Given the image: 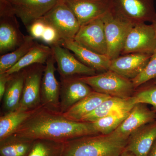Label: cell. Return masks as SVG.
I'll use <instances>...</instances> for the list:
<instances>
[{
    "instance_id": "f1b7e54d",
    "label": "cell",
    "mask_w": 156,
    "mask_h": 156,
    "mask_svg": "<svg viewBox=\"0 0 156 156\" xmlns=\"http://www.w3.org/2000/svg\"><path fill=\"white\" fill-rule=\"evenodd\" d=\"M144 87L135 91L133 95L135 103H144L152 105L151 109L156 112V85L147 82Z\"/></svg>"
},
{
    "instance_id": "8992f818",
    "label": "cell",
    "mask_w": 156,
    "mask_h": 156,
    "mask_svg": "<svg viewBox=\"0 0 156 156\" xmlns=\"http://www.w3.org/2000/svg\"><path fill=\"white\" fill-rule=\"evenodd\" d=\"M41 19L56 30L61 41L74 40L81 27L74 13L62 0Z\"/></svg>"
},
{
    "instance_id": "4fadbf2b",
    "label": "cell",
    "mask_w": 156,
    "mask_h": 156,
    "mask_svg": "<svg viewBox=\"0 0 156 156\" xmlns=\"http://www.w3.org/2000/svg\"><path fill=\"white\" fill-rule=\"evenodd\" d=\"M12 10L26 28L51 10L59 0H9Z\"/></svg>"
},
{
    "instance_id": "4316f807",
    "label": "cell",
    "mask_w": 156,
    "mask_h": 156,
    "mask_svg": "<svg viewBox=\"0 0 156 156\" xmlns=\"http://www.w3.org/2000/svg\"><path fill=\"white\" fill-rule=\"evenodd\" d=\"M64 146V142L36 140L27 156H62Z\"/></svg>"
},
{
    "instance_id": "836d02e7",
    "label": "cell",
    "mask_w": 156,
    "mask_h": 156,
    "mask_svg": "<svg viewBox=\"0 0 156 156\" xmlns=\"http://www.w3.org/2000/svg\"><path fill=\"white\" fill-rule=\"evenodd\" d=\"M147 156H156V139L152 146Z\"/></svg>"
},
{
    "instance_id": "cb8c5ba5",
    "label": "cell",
    "mask_w": 156,
    "mask_h": 156,
    "mask_svg": "<svg viewBox=\"0 0 156 156\" xmlns=\"http://www.w3.org/2000/svg\"><path fill=\"white\" fill-rule=\"evenodd\" d=\"M43 105L30 110H15L0 117V141L12 135L20 126Z\"/></svg>"
},
{
    "instance_id": "74e56055",
    "label": "cell",
    "mask_w": 156,
    "mask_h": 156,
    "mask_svg": "<svg viewBox=\"0 0 156 156\" xmlns=\"http://www.w3.org/2000/svg\"></svg>"
},
{
    "instance_id": "44dd1931",
    "label": "cell",
    "mask_w": 156,
    "mask_h": 156,
    "mask_svg": "<svg viewBox=\"0 0 156 156\" xmlns=\"http://www.w3.org/2000/svg\"><path fill=\"white\" fill-rule=\"evenodd\" d=\"M25 76V69L10 75L2 99L4 113L14 111L18 108L22 96Z\"/></svg>"
},
{
    "instance_id": "1f68e13d",
    "label": "cell",
    "mask_w": 156,
    "mask_h": 156,
    "mask_svg": "<svg viewBox=\"0 0 156 156\" xmlns=\"http://www.w3.org/2000/svg\"><path fill=\"white\" fill-rule=\"evenodd\" d=\"M46 24L40 18L33 22L27 28L30 35L35 39H41L46 27Z\"/></svg>"
},
{
    "instance_id": "6da1fadb",
    "label": "cell",
    "mask_w": 156,
    "mask_h": 156,
    "mask_svg": "<svg viewBox=\"0 0 156 156\" xmlns=\"http://www.w3.org/2000/svg\"><path fill=\"white\" fill-rule=\"evenodd\" d=\"M98 134L92 122L71 121L60 112L42 106L11 136L31 141L45 139L65 142L77 137Z\"/></svg>"
},
{
    "instance_id": "f35d334b",
    "label": "cell",
    "mask_w": 156,
    "mask_h": 156,
    "mask_svg": "<svg viewBox=\"0 0 156 156\" xmlns=\"http://www.w3.org/2000/svg\"></svg>"
},
{
    "instance_id": "ac0fdd59",
    "label": "cell",
    "mask_w": 156,
    "mask_h": 156,
    "mask_svg": "<svg viewBox=\"0 0 156 156\" xmlns=\"http://www.w3.org/2000/svg\"><path fill=\"white\" fill-rule=\"evenodd\" d=\"M59 44L72 52L82 63L95 71L102 73L109 69L111 60L106 55L84 48L74 40H63Z\"/></svg>"
},
{
    "instance_id": "e575fe53",
    "label": "cell",
    "mask_w": 156,
    "mask_h": 156,
    "mask_svg": "<svg viewBox=\"0 0 156 156\" xmlns=\"http://www.w3.org/2000/svg\"><path fill=\"white\" fill-rule=\"evenodd\" d=\"M120 156H136L134 153L131 151H124Z\"/></svg>"
},
{
    "instance_id": "d4e9b609",
    "label": "cell",
    "mask_w": 156,
    "mask_h": 156,
    "mask_svg": "<svg viewBox=\"0 0 156 156\" xmlns=\"http://www.w3.org/2000/svg\"><path fill=\"white\" fill-rule=\"evenodd\" d=\"M37 42L30 35H26L25 41L18 48L0 56V74L5 73L22 59Z\"/></svg>"
},
{
    "instance_id": "7a4b0ae2",
    "label": "cell",
    "mask_w": 156,
    "mask_h": 156,
    "mask_svg": "<svg viewBox=\"0 0 156 156\" xmlns=\"http://www.w3.org/2000/svg\"><path fill=\"white\" fill-rule=\"evenodd\" d=\"M128 139L114 132L77 137L64 142L62 156H120Z\"/></svg>"
},
{
    "instance_id": "7402d4cb",
    "label": "cell",
    "mask_w": 156,
    "mask_h": 156,
    "mask_svg": "<svg viewBox=\"0 0 156 156\" xmlns=\"http://www.w3.org/2000/svg\"><path fill=\"white\" fill-rule=\"evenodd\" d=\"M110 97L109 95L94 91L74 105L62 114L68 119L80 122L83 117L94 111L103 101Z\"/></svg>"
},
{
    "instance_id": "d590c367",
    "label": "cell",
    "mask_w": 156,
    "mask_h": 156,
    "mask_svg": "<svg viewBox=\"0 0 156 156\" xmlns=\"http://www.w3.org/2000/svg\"><path fill=\"white\" fill-rule=\"evenodd\" d=\"M152 25L153 27L155 33L156 37V17L155 20H154V22L152 23Z\"/></svg>"
},
{
    "instance_id": "d6986e66",
    "label": "cell",
    "mask_w": 156,
    "mask_h": 156,
    "mask_svg": "<svg viewBox=\"0 0 156 156\" xmlns=\"http://www.w3.org/2000/svg\"><path fill=\"white\" fill-rule=\"evenodd\" d=\"M156 139V120L141 126L129 136L125 150L136 156H147Z\"/></svg>"
},
{
    "instance_id": "8fae6325",
    "label": "cell",
    "mask_w": 156,
    "mask_h": 156,
    "mask_svg": "<svg viewBox=\"0 0 156 156\" xmlns=\"http://www.w3.org/2000/svg\"><path fill=\"white\" fill-rule=\"evenodd\" d=\"M74 41L93 52L106 55L107 45L101 17L81 26Z\"/></svg>"
},
{
    "instance_id": "2e32d148",
    "label": "cell",
    "mask_w": 156,
    "mask_h": 156,
    "mask_svg": "<svg viewBox=\"0 0 156 156\" xmlns=\"http://www.w3.org/2000/svg\"><path fill=\"white\" fill-rule=\"evenodd\" d=\"M156 120V112L149 108L146 104L136 103L130 110L128 116L113 132L128 139L137 128Z\"/></svg>"
},
{
    "instance_id": "4dcf8cb0",
    "label": "cell",
    "mask_w": 156,
    "mask_h": 156,
    "mask_svg": "<svg viewBox=\"0 0 156 156\" xmlns=\"http://www.w3.org/2000/svg\"><path fill=\"white\" fill-rule=\"evenodd\" d=\"M46 25V29L41 40L50 46L60 44L61 38L56 30L47 24Z\"/></svg>"
},
{
    "instance_id": "3957f363",
    "label": "cell",
    "mask_w": 156,
    "mask_h": 156,
    "mask_svg": "<svg viewBox=\"0 0 156 156\" xmlns=\"http://www.w3.org/2000/svg\"><path fill=\"white\" fill-rule=\"evenodd\" d=\"M79 78L93 91L112 97L129 98L133 96L135 92L131 80L109 69L95 75Z\"/></svg>"
},
{
    "instance_id": "30bf717a",
    "label": "cell",
    "mask_w": 156,
    "mask_h": 156,
    "mask_svg": "<svg viewBox=\"0 0 156 156\" xmlns=\"http://www.w3.org/2000/svg\"><path fill=\"white\" fill-rule=\"evenodd\" d=\"M60 78L95 75L96 71L85 65L70 50L59 44L50 46Z\"/></svg>"
},
{
    "instance_id": "603a6c76",
    "label": "cell",
    "mask_w": 156,
    "mask_h": 156,
    "mask_svg": "<svg viewBox=\"0 0 156 156\" xmlns=\"http://www.w3.org/2000/svg\"><path fill=\"white\" fill-rule=\"evenodd\" d=\"M52 55V50L50 46L36 42L22 59L5 73L10 75L32 65H44Z\"/></svg>"
},
{
    "instance_id": "83f0119b",
    "label": "cell",
    "mask_w": 156,
    "mask_h": 156,
    "mask_svg": "<svg viewBox=\"0 0 156 156\" xmlns=\"http://www.w3.org/2000/svg\"><path fill=\"white\" fill-rule=\"evenodd\" d=\"M130 111L109 115L92 122V124L99 134H111L119 126Z\"/></svg>"
},
{
    "instance_id": "5bb4252c",
    "label": "cell",
    "mask_w": 156,
    "mask_h": 156,
    "mask_svg": "<svg viewBox=\"0 0 156 156\" xmlns=\"http://www.w3.org/2000/svg\"><path fill=\"white\" fill-rule=\"evenodd\" d=\"M82 26L101 17L111 9V0H62Z\"/></svg>"
},
{
    "instance_id": "277c9868",
    "label": "cell",
    "mask_w": 156,
    "mask_h": 156,
    "mask_svg": "<svg viewBox=\"0 0 156 156\" xmlns=\"http://www.w3.org/2000/svg\"><path fill=\"white\" fill-rule=\"evenodd\" d=\"M26 36L21 32L17 16L9 0H0V54L9 53L20 47Z\"/></svg>"
},
{
    "instance_id": "9a60e30c",
    "label": "cell",
    "mask_w": 156,
    "mask_h": 156,
    "mask_svg": "<svg viewBox=\"0 0 156 156\" xmlns=\"http://www.w3.org/2000/svg\"><path fill=\"white\" fill-rule=\"evenodd\" d=\"M79 77L60 78V112L62 113L94 91Z\"/></svg>"
},
{
    "instance_id": "d6a6232c",
    "label": "cell",
    "mask_w": 156,
    "mask_h": 156,
    "mask_svg": "<svg viewBox=\"0 0 156 156\" xmlns=\"http://www.w3.org/2000/svg\"><path fill=\"white\" fill-rule=\"evenodd\" d=\"M10 75L6 73L0 74V100H2L5 92L7 83L9 80Z\"/></svg>"
},
{
    "instance_id": "7c38bea8",
    "label": "cell",
    "mask_w": 156,
    "mask_h": 156,
    "mask_svg": "<svg viewBox=\"0 0 156 156\" xmlns=\"http://www.w3.org/2000/svg\"><path fill=\"white\" fill-rule=\"evenodd\" d=\"M55 62L52 55L45 64L41 84V102L45 108L60 112V84L55 76Z\"/></svg>"
},
{
    "instance_id": "9c48e42d",
    "label": "cell",
    "mask_w": 156,
    "mask_h": 156,
    "mask_svg": "<svg viewBox=\"0 0 156 156\" xmlns=\"http://www.w3.org/2000/svg\"><path fill=\"white\" fill-rule=\"evenodd\" d=\"M156 48V34L152 25L139 23L130 30L121 55L131 53L152 55Z\"/></svg>"
},
{
    "instance_id": "52a82bcc",
    "label": "cell",
    "mask_w": 156,
    "mask_h": 156,
    "mask_svg": "<svg viewBox=\"0 0 156 156\" xmlns=\"http://www.w3.org/2000/svg\"><path fill=\"white\" fill-rule=\"evenodd\" d=\"M104 24L107 52L111 60L120 56L126 39L134 25L117 17L110 11L101 17Z\"/></svg>"
},
{
    "instance_id": "e0dca14e",
    "label": "cell",
    "mask_w": 156,
    "mask_h": 156,
    "mask_svg": "<svg viewBox=\"0 0 156 156\" xmlns=\"http://www.w3.org/2000/svg\"><path fill=\"white\" fill-rule=\"evenodd\" d=\"M151 55L131 53L122 55L112 59L109 70L123 76L133 80L145 68Z\"/></svg>"
},
{
    "instance_id": "8d00e7d4",
    "label": "cell",
    "mask_w": 156,
    "mask_h": 156,
    "mask_svg": "<svg viewBox=\"0 0 156 156\" xmlns=\"http://www.w3.org/2000/svg\"><path fill=\"white\" fill-rule=\"evenodd\" d=\"M150 82H151L152 83L154 84V85H156V78L155 79H154V80L150 81Z\"/></svg>"
},
{
    "instance_id": "ba28073f",
    "label": "cell",
    "mask_w": 156,
    "mask_h": 156,
    "mask_svg": "<svg viewBox=\"0 0 156 156\" xmlns=\"http://www.w3.org/2000/svg\"><path fill=\"white\" fill-rule=\"evenodd\" d=\"M45 65L35 64L25 68L22 95L16 110H30L41 106V84Z\"/></svg>"
},
{
    "instance_id": "f546056e",
    "label": "cell",
    "mask_w": 156,
    "mask_h": 156,
    "mask_svg": "<svg viewBox=\"0 0 156 156\" xmlns=\"http://www.w3.org/2000/svg\"><path fill=\"white\" fill-rule=\"evenodd\" d=\"M156 78V48L142 72L131 80L135 89Z\"/></svg>"
},
{
    "instance_id": "ffe728a7",
    "label": "cell",
    "mask_w": 156,
    "mask_h": 156,
    "mask_svg": "<svg viewBox=\"0 0 156 156\" xmlns=\"http://www.w3.org/2000/svg\"><path fill=\"white\" fill-rule=\"evenodd\" d=\"M135 104L133 96L128 98L111 96L101 104L94 111L83 117L80 122H92L109 115L129 112Z\"/></svg>"
},
{
    "instance_id": "5b68a950",
    "label": "cell",
    "mask_w": 156,
    "mask_h": 156,
    "mask_svg": "<svg viewBox=\"0 0 156 156\" xmlns=\"http://www.w3.org/2000/svg\"><path fill=\"white\" fill-rule=\"evenodd\" d=\"M111 11L133 25L153 23L156 17L154 0H111Z\"/></svg>"
},
{
    "instance_id": "484cf974",
    "label": "cell",
    "mask_w": 156,
    "mask_h": 156,
    "mask_svg": "<svg viewBox=\"0 0 156 156\" xmlns=\"http://www.w3.org/2000/svg\"><path fill=\"white\" fill-rule=\"evenodd\" d=\"M34 141L11 136L0 141V154L2 156H27Z\"/></svg>"
}]
</instances>
